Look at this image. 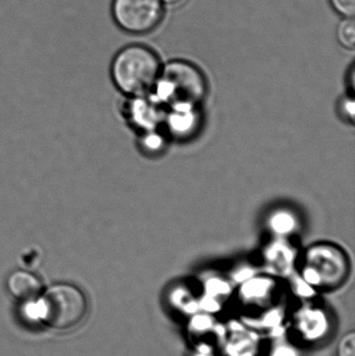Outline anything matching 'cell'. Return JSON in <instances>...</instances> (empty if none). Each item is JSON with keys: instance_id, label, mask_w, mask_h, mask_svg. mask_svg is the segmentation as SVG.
I'll use <instances>...</instances> for the list:
<instances>
[{"instance_id": "obj_1", "label": "cell", "mask_w": 355, "mask_h": 356, "mask_svg": "<svg viewBox=\"0 0 355 356\" xmlns=\"http://www.w3.org/2000/svg\"><path fill=\"white\" fill-rule=\"evenodd\" d=\"M158 56L147 46L131 44L117 52L110 64L114 85L127 95H141L156 83L160 74Z\"/></svg>"}, {"instance_id": "obj_9", "label": "cell", "mask_w": 355, "mask_h": 356, "mask_svg": "<svg viewBox=\"0 0 355 356\" xmlns=\"http://www.w3.org/2000/svg\"><path fill=\"white\" fill-rule=\"evenodd\" d=\"M333 10L344 18H354L355 0H329Z\"/></svg>"}, {"instance_id": "obj_13", "label": "cell", "mask_w": 355, "mask_h": 356, "mask_svg": "<svg viewBox=\"0 0 355 356\" xmlns=\"http://www.w3.org/2000/svg\"><path fill=\"white\" fill-rule=\"evenodd\" d=\"M183 1V0H162L163 3L170 6H179V4H181Z\"/></svg>"}, {"instance_id": "obj_8", "label": "cell", "mask_w": 355, "mask_h": 356, "mask_svg": "<svg viewBox=\"0 0 355 356\" xmlns=\"http://www.w3.org/2000/svg\"><path fill=\"white\" fill-rule=\"evenodd\" d=\"M271 225L275 232L279 234H287L295 227V219L287 213H279L274 216Z\"/></svg>"}, {"instance_id": "obj_10", "label": "cell", "mask_w": 355, "mask_h": 356, "mask_svg": "<svg viewBox=\"0 0 355 356\" xmlns=\"http://www.w3.org/2000/svg\"><path fill=\"white\" fill-rule=\"evenodd\" d=\"M338 356H355V332L346 334L338 345Z\"/></svg>"}, {"instance_id": "obj_2", "label": "cell", "mask_w": 355, "mask_h": 356, "mask_svg": "<svg viewBox=\"0 0 355 356\" xmlns=\"http://www.w3.org/2000/svg\"><path fill=\"white\" fill-rule=\"evenodd\" d=\"M156 83L158 97L176 112H190L206 92L204 75L197 67L185 60L166 65Z\"/></svg>"}, {"instance_id": "obj_6", "label": "cell", "mask_w": 355, "mask_h": 356, "mask_svg": "<svg viewBox=\"0 0 355 356\" xmlns=\"http://www.w3.org/2000/svg\"><path fill=\"white\" fill-rule=\"evenodd\" d=\"M6 286L10 296L21 303L35 300L41 296L43 291L40 278L24 270L12 272L6 280Z\"/></svg>"}, {"instance_id": "obj_11", "label": "cell", "mask_w": 355, "mask_h": 356, "mask_svg": "<svg viewBox=\"0 0 355 356\" xmlns=\"http://www.w3.org/2000/svg\"><path fill=\"white\" fill-rule=\"evenodd\" d=\"M172 119L173 127L177 131H185L189 129L193 122V117L191 116L190 112H176Z\"/></svg>"}, {"instance_id": "obj_5", "label": "cell", "mask_w": 355, "mask_h": 356, "mask_svg": "<svg viewBox=\"0 0 355 356\" xmlns=\"http://www.w3.org/2000/svg\"><path fill=\"white\" fill-rule=\"evenodd\" d=\"M348 273L345 255L333 246L315 247L306 254L304 275L308 282L320 288L340 286Z\"/></svg>"}, {"instance_id": "obj_4", "label": "cell", "mask_w": 355, "mask_h": 356, "mask_svg": "<svg viewBox=\"0 0 355 356\" xmlns=\"http://www.w3.org/2000/svg\"><path fill=\"white\" fill-rule=\"evenodd\" d=\"M110 15L124 33L146 35L162 22L164 6L162 0H112Z\"/></svg>"}, {"instance_id": "obj_12", "label": "cell", "mask_w": 355, "mask_h": 356, "mask_svg": "<svg viewBox=\"0 0 355 356\" xmlns=\"http://www.w3.org/2000/svg\"><path fill=\"white\" fill-rule=\"evenodd\" d=\"M145 143L150 149H158L160 146V138L156 137V136H149V137L146 139Z\"/></svg>"}, {"instance_id": "obj_3", "label": "cell", "mask_w": 355, "mask_h": 356, "mask_svg": "<svg viewBox=\"0 0 355 356\" xmlns=\"http://www.w3.org/2000/svg\"><path fill=\"white\" fill-rule=\"evenodd\" d=\"M38 303L40 322L56 332H68L81 325L89 309L85 293L71 284L49 286Z\"/></svg>"}, {"instance_id": "obj_7", "label": "cell", "mask_w": 355, "mask_h": 356, "mask_svg": "<svg viewBox=\"0 0 355 356\" xmlns=\"http://www.w3.org/2000/svg\"><path fill=\"white\" fill-rule=\"evenodd\" d=\"M337 37L340 44L348 49H354L355 22L354 18H344L338 26Z\"/></svg>"}]
</instances>
